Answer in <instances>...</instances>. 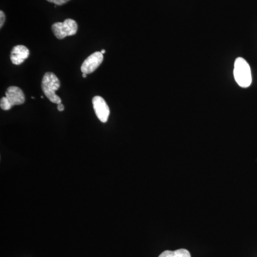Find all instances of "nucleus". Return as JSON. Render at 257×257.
I'll return each instance as SVG.
<instances>
[{
  "label": "nucleus",
  "mask_w": 257,
  "mask_h": 257,
  "mask_svg": "<svg viewBox=\"0 0 257 257\" xmlns=\"http://www.w3.org/2000/svg\"><path fill=\"white\" fill-rule=\"evenodd\" d=\"M60 87V79L52 72H47L42 81V89L44 94L52 103L60 104L62 99L56 94V91Z\"/></svg>",
  "instance_id": "f257e3e1"
},
{
  "label": "nucleus",
  "mask_w": 257,
  "mask_h": 257,
  "mask_svg": "<svg viewBox=\"0 0 257 257\" xmlns=\"http://www.w3.org/2000/svg\"><path fill=\"white\" fill-rule=\"evenodd\" d=\"M234 77L238 85L242 88L249 87L252 82L251 68L247 62L241 57L235 60Z\"/></svg>",
  "instance_id": "f03ea898"
},
{
  "label": "nucleus",
  "mask_w": 257,
  "mask_h": 257,
  "mask_svg": "<svg viewBox=\"0 0 257 257\" xmlns=\"http://www.w3.org/2000/svg\"><path fill=\"white\" fill-rule=\"evenodd\" d=\"M25 102V95L20 88L12 86L7 89L5 96L1 98L0 106L5 111L12 109L13 106L21 105Z\"/></svg>",
  "instance_id": "7ed1b4c3"
},
{
  "label": "nucleus",
  "mask_w": 257,
  "mask_h": 257,
  "mask_svg": "<svg viewBox=\"0 0 257 257\" xmlns=\"http://www.w3.org/2000/svg\"><path fill=\"white\" fill-rule=\"evenodd\" d=\"M54 35L59 40H62L65 37L73 36L78 30V25L76 21L72 19H67L63 23H56L52 26Z\"/></svg>",
  "instance_id": "20e7f679"
},
{
  "label": "nucleus",
  "mask_w": 257,
  "mask_h": 257,
  "mask_svg": "<svg viewBox=\"0 0 257 257\" xmlns=\"http://www.w3.org/2000/svg\"><path fill=\"white\" fill-rule=\"evenodd\" d=\"M92 104L98 119L101 122L106 123L110 114V110L106 101L100 96H95L92 99Z\"/></svg>",
  "instance_id": "39448f33"
},
{
  "label": "nucleus",
  "mask_w": 257,
  "mask_h": 257,
  "mask_svg": "<svg viewBox=\"0 0 257 257\" xmlns=\"http://www.w3.org/2000/svg\"><path fill=\"white\" fill-rule=\"evenodd\" d=\"M103 60H104V56L101 52H94L84 61L81 67V71L84 74L92 73L101 65Z\"/></svg>",
  "instance_id": "423d86ee"
},
{
  "label": "nucleus",
  "mask_w": 257,
  "mask_h": 257,
  "mask_svg": "<svg viewBox=\"0 0 257 257\" xmlns=\"http://www.w3.org/2000/svg\"><path fill=\"white\" fill-rule=\"evenodd\" d=\"M30 56V51L28 47L24 45H17L13 47L10 54V60L15 65H20L23 64Z\"/></svg>",
  "instance_id": "0eeeda50"
},
{
  "label": "nucleus",
  "mask_w": 257,
  "mask_h": 257,
  "mask_svg": "<svg viewBox=\"0 0 257 257\" xmlns=\"http://www.w3.org/2000/svg\"><path fill=\"white\" fill-rule=\"evenodd\" d=\"M159 257H191V254L188 250L180 248L176 251H163Z\"/></svg>",
  "instance_id": "6e6552de"
},
{
  "label": "nucleus",
  "mask_w": 257,
  "mask_h": 257,
  "mask_svg": "<svg viewBox=\"0 0 257 257\" xmlns=\"http://www.w3.org/2000/svg\"><path fill=\"white\" fill-rule=\"evenodd\" d=\"M47 1L56 5H63L68 3L69 0H47Z\"/></svg>",
  "instance_id": "1a4fd4ad"
},
{
  "label": "nucleus",
  "mask_w": 257,
  "mask_h": 257,
  "mask_svg": "<svg viewBox=\"0 0 257 257\" xmlns=\"http://www.w3.org/2000/svg\"><path fill=\"white\" fill-rule=\"evenodd\" d=\"M5 22V15L4 12L0 11V28H3Z\"/></svg>",
  "instance_id": "9d476101"
},
{
  "label": "nucleus",
  "mask_w": 257,
  "mask_h": 257,
  "mask_svg": "<svg viewBox=\"0 0 257 257\" xmlns=\"http://www.w3.org/2000/svg\"><path fill=\"white\" fill-rule=\"evenodd\" d=\"M57 109L58 111H62L64 110V106L61 103L60 104H57Z\"/></svg>",
  "instance_id": "9b49d317"
},
{
  "label": "nucleus",
  "mask_w": 257,
  "mask_h": 257,
  "mask_svg": "<svg viewBox=\"0 0 257 257\" xmlns=\"http://www.w3.org/2000/svg\"><path fill=\"white\" fill-rule=\"evenodd\" d=\"M87 74L82 73V77H84V78H86L87 77Z\"/></svg>",
  "instance_id": "f8f14e48"
},
{
  "label": "nucleus",
  "mask_w": 257,
  "mask_h": 257,
  "mask_svg": "<svg viewBox=\"0 0 257 257\" xmlns=\"http://www.w3.org/2000/svg\"><path fill=\"white\" fill-rule=\"evenodd\" d=\"M100 52H101V54H103V55H104V53H105L106 51H105V50H101L100 51Z\"/></svg>",
  "instance_id": "ddd939ff"
}]
</instances>
